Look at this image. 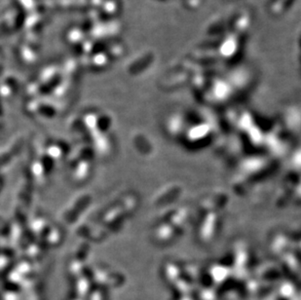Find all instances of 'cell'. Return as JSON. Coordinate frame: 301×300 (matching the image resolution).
<instances>
[]
</instances>
